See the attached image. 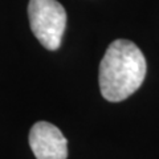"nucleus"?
Here are the masks:
<instances>
[{
	"label": "nucleus",
	"mask_w": 159,
	"mask_h": 159,
	"mask_svg": "<svg viewBox=\"0 0 159 159\" xmlns=\"http://www.w3.org/2000/svg\"><path fill=\"white\" fill-rule=\"evenodd\" d=\"M146 58L133 41L119 39L109 45L99 64V90L110 102L135 93L146 77Z\"/></svg>",
	"instance_id": "f257e3e1"
},
{
	"label": "nucleus",
	"mask_w": 159,
	"mask_h": 159,
	"mask_svg": "<svg viewBox=\"0 0 159 159\" xmlns=\"http://www.w3.org/2000/svg\"><path fill=\"white\" fill-rule=\"evenodd\" d=\"M29 25L44 48L56 51L66 27V12L57 0H29Z\"/></svg>",
	"instance_id": "f03ea898"
},
{
	"label": "nucleus",
	"mask_w": 159,
	"mask_h": 159,
	"mask_svg": "<svg viewBox=\"0 0 159 159\" xmlns=\"http://www.w3.org/2000/svg\"><path fill=\"white\" fill-rule=\"evenodd\" d=\"M29 146L36 159H66L68 141L58 127L39 121L29 131Z\"/></svg>",
	"instance_id": "7ed1b4c3"
}]
</instances>
